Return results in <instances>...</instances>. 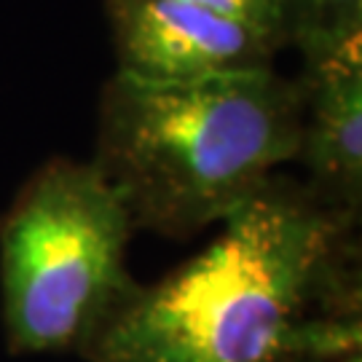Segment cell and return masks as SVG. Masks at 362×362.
Returning a JSON list of instances; mask_svg holds the SVG:
<instances>
[{"instance_id":"obj_1","label":"cell","mask_w":362,"mask_h":362,"mask_svg":"<svg viewBox=\"0 0 362 362\" xmlns=\"http://www.w3.org/2000/svg\"><path fill=\"white\" fill-rule=\"evenodd\" d=\"M218 236L134 285L86 362H300L362 354L360 220L274 175Z\"/></svg>"},{"instance_id":"obj_8","label":"cell","mask_w":362,"mask_h":362,"mask_svg":"<svg viewBox=\"0 0 362 362\" xmlns=\"http://www.w3.org/2000/svg\"><path fill=\"white\" fill-rule=\"evenodd\" d=\"M309 6H311V0H282V25H285L287 46H290V35L296 33V27L303 22Z\"/></svg>"},{"instance_id":"obj_6","label":"cell","mask_w":362,"mask_h":362,"mask_svg":"<svg viewBox=\"0 0 362 362\" xmlns=\"http://www.w3.org/2000/svg\"><path fill=\"white\" fill-rule=\"evenodd\" d=\"M303 65L362 49V0H311L303 22L290 35Z\"/></svg>"},{"instance_id":"obj_5","label":"cell","mask_w":362,"mask_h":362,"mask_svg":"<svg viewBox=\"0 0 362 362\" xmlns=\"http://www.w3.org/2000/svg\"><path fill=\"white\" fill-rule=\"evenodd\" d=\"M303 113L296 161L327 207L362 212V49L333 54L300 70Z\"/></svg>"},{"instance_id":"obj_7","label":"cell","mask_w":362,"mask_h":362,"mask_svg":"<svg viewBox=\"0 0 362 362\" xmlns=\"http://www.w3.org/2000/svg\"><path fill=\"white\" fill-rule=\"evenodd\" d=\"M185 3H196L218 13L242 19L263 30L279 33L285 38V25H282V0H185ZM287 40V38H285Z\"/></svg>"},{"instance_id":"obj_4","label":"cell","mask_w":362,"mask_h":362,"mask_svg":"<svg viewBox=\"0 0 362 362\" xmlns=\"http://www.w3.org/2000/svg\"><path fill=\"white\" fill-rule=\"evenodd\" d=\"M116 73L191 81L274 65L287 46L263 30L185 0H105Z\"/></svg>"},{"instance_id":"obj_9","label":"cell","mask_w":362,"mask_h":362,"mask_svg":"<svg viewBox=\"0 0 362 362\" xmlns=\"http://www.w3.org/2000/svg\"><path fill=\"white\" fill-rule=\"evenodd\" d=\"M300 362H362V354H349V357H336V360H300Z\"/></svg>"},{"instance_id":"obj_2","label":"cell","mask_w":362,"mask_h":362,"mask_svg":"<svg viewBox=\"0 0 362 362\" xmlns=\"http://www.w3.org/2000/svg\"><path fill=\"white\" fill-rule=\"evenodd\" d=\"M303 91L276 67L191 81L113 73L97 103L91 164L134 231L191 239L296 161Z\"/></svg>"},{"instance_id":"obj_3","label":"cell","mask_w":362,"mask_h":362,"mask_svg":"<svg viewBox=\"0 0 362 362\" xmlns=\"http://www.w3.org/2000/svg\"><path fill=\"white\" fill-rule=\"evenodd\" d=\"M134 223L91 161L54 156L0 218V314L11 354L81 351L137 282Z\"/></svg>"}]
</instances>
